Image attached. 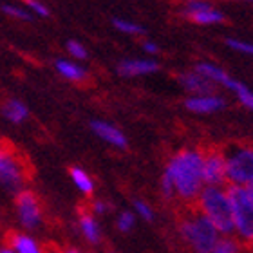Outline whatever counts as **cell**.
I'll return each mask as SVG.
<instances>
[{"instance_id":"8992f818","label":"cell","mask_w":253,"mask_h":253,"mask_svg":"<svg viewBox=\"0 0 253 253\" xmlns=\"http://www.w3.org/2000/svg\"><path fill=\"white\" fill-rule=\"evenodd\" d=\"M226 183L235 186H246L253 181V148L235 147L226 150Z\"/></svg>"},{"instance_id":"83f0119b","label":"cell","mask_w":253,"mask_h":253,"mask_svg":"<svg viewBox=\"0 0 253 253\" xmlns=\"http://www.w3.org/2000/svg\"><path fill=\"white\" fill-rule=\"evenodd\" d=\"M109 208H111V206L107 205L105 201H94V203H92V208H90V213H92V215H101V213L109 211Z\"/></svg>"},{"instance_id":"ffe728a7","label":"cell","mask_w":253,"mask_h":253,"mask_svg":"<svg viewBox=\"0 0 253 253\" xmlns=\"http://www.w3.org/2000/svg\"><path fill=\"white\" fill-rule=\"evenodd\" d=\"M112 26L116 27L118 31L125 33V35H130V37H139V35L145 33V29H143L139 24H134V22L125 20V18H114V20H112Z\"/></svg>"},{"instance_id":"e0dca14e","label":"cell","mask_w":253,"mask_h":253,"mask_svg":"<svg viewBox=\"0 0 253 253\" xmlns=\"http://www.w3.org/2000/svg\"><path fill=\"white\" fill-rule=\"evenodd\" d=\"M69 175H71L74 186H76L82 194L92 195V192H94V181H92V177H90L84 169H80V167H73V169L69 170Z\"/></svg>"},{"instance_id":"836d02e7","label":"cell","mask_w":253,"mask_h":253,"mask_svg":"<svg viewBox=\"0 0 253 253\" xmlns=\"http://www.w3.org/2000/svg\"><path fill=\"white\" fill-rule=\"evenodd\" d=\"M248 2H253V0H248Z\"/></svg>"},{"instance_id":"4fadbf2b","label":"cell","mask_w":253,"mask_h":253,"mask_svg":"<svg viewBox=\"0 0 253 253\" xmlns=\"http://www.w3.org/2000/svg\"><path fill=\"white\" fill-rule=\"evenodd\" d=\"M78 226L80 232L84 235V239L92 246H98L101 243V230L100 224L96 221V217L90 213V211H82L78 219Z\"/></svg>"},{"instance_id":"f546056e","label":"cell","mask_w":253,"mask_h":253,"mask_svg":"<svg viewBox=\"0 0 253 253\" xmlns=\"http://www.w3.org/2000/svg\"><path fill=\"white\" fill-rule=\"evenodd\" d=\"M244 188H246V192H248V195L252 197V201H253V181H252V183H248V185L244 186Z\"/></svg>"},{"instance_id":"7a4b0ae2","label":"cell","mask_w":253,"mask_h":253,"mask_svg":"<svg viewBox=\"0 0 253 253\" xmlns=\"http://www.w3.org/2000/svg\"><path fill=\"white\" fill-rule=\"evenodd\" d=\"M199 211L213 224L217 232L222 235H230L235 232L232 219V206L228 199L226 188L222 186H205L197 197Z\"/></svg>"},{"instance_id":"d6986e66","label":"cell","mask_w":253,"mask_h":253,"mask_svg":"<svg viewBox=\"0 0 253 253\" xmlns=\"http://www.w3.org/2000/svg\"><path fill=\"white\" fill-rule=\"evenodd\" d=\"M2 13L7 15L9 18L13 20H18V22H31L33 20V15L26 7H22V5H16V4H4L2 5Z\"/></svg>"},{"instance_id":"603a6c76","label":"cell","mask_w":253,"mask_h":253,"mask_svg":"<svg viewBox=\"0 0 253 253\" xmlns=\"http://www.w3.org/2000/svg\"><path fill=\"white\" fill-rule=\"evenodd\" d=\"M65 49H67V53L71 54L74 60L87 58V49H85L84 43L78 42V40H69V42L65 43Z\"/></svg>"},{"instance_id":"d6a6232c","label":"cell","mask_w":253,"mask_h":253,"mask_svg":"<svg viewBox=\"0 0 253 253\" xmlns=\"http://www.w3.org/2000/svg\"><path fill=\"white\" fill-rule=\"evenodd\" d=\"M49 253H63V252H60V250H51Z\"/></svg>"},{"instance_id":"1f68e13d","label":"cell","mask_w":253,"mask_h":253,"mask_svg":"<svg viewBox=\"0 0 253 253\" xmlns=\"http://www.w3.org/2000/svg\"><path fill=\"white\" fill-rule=\"evenodd\" d=\"M63 253H82L80 250H74V248H69L67 252H63Z\"/></svg>"},{"instance_id":"484cf974","label":"cell","mask_w":253,"mask_h":253,"mask_svg":"<svg viewBox=\"0 0 253 253\" xmlns=\"http://www.w3.org/2000/svg\"><path fill=\"white\" fill-rule=\"evenodd\" d=\"M161 194H163L165 199H174L175 197L174 185H172V181L167 174H163V177H161Z\"/></svg>"},{"instance_id":"4dcf8cb0","label":"cell","mask_w":253,"mask_h":253,"mask_svg":"<svg viewBox=\"0 0 253 253\" xmlns=\"http://www.w3.org/2000/svg\"><path fill=\"white\" fill-rule=\"evenodd\" d=\"M0 253H15L9 246H0Z\"/></svg>"},{"instance_id":"f1b7e54d","label":"cell","mask_w":253,"mask_h":253,"mask_svg":"<svg viewBox=\"0 0 253 253\" xmlns=\"http://www.w3.org/2000/svg\"><path fill=\"white\" fill-rule=\"evenodd\" d=\"M143 49H145V53H148V54H158L159 53V47L156 45L154 42H143Z\"/></svg>"},{"instance_id":"cb8c5ba5","label":"cell","mask_w":253,"mask_h":253,"mask_svg":"<svg viewBox=\"0 0 253 253\" xmlns=\"http://www.w3.org/2000/svg\"><path fill=\"white\" fill-rule=\"evenodd\" d=\"M134 224H136V217H134L132 211H122L120 217H118V221H116L118 230L123 232V233L130 232L132 228H134Z\"/></svg>"},{"instance_id":"4316f807","label":"cell","mask_w":253,"mask_h":253,"mask_svg":"<svg viewBox=\"0 0 253 253\" xmlns=\"http://www.w3.org/2000/svg\"><path fill=\"white\" fill-rule=\"evenodd\" d=\"M226 43L232 49H235V51H241V53L252 54V56H253V43H250V42H241V40H233V38L226 40Z\"/></svg>"},{"instance_id":"52a82bcc","label":"cell","mask_w":253,"mask_h":253,"mask_svg":"<svg viewBox=\"0 0 253 253\" xmlns=\"http://www.w3.org/2000/svg\"><path fill=\"white\" fill-rule=\"evenodd\" d=\"M15 211L16 219L24 230H37L42 224V205L33 190L24 188L15 195Z\"/></svg>"},{"instance_id":"ac0fdd59","label":"cell","mask_w":253,"mask_h":253,"mask_svg":"<svg viewBox=\"0 0 253 253\" xmlns=\"http://www.w3.org/2000/svg\"><path fill=\"white\" fill-rule=\"evenodd\" d=\"M188 18L195 24H201V26H208V24H219V22L224 20V15L221 11L213 9V5L208 7V9H203L199 13H194V15H188Z\"/></svg>"},{"instance_id":"5bb4252c","label":"cell","mask_w":253,"mask_h":253,"mask_svg":"<svg viewBox=\"0 0 253 253\" xmlns=\"http://www.w3.org/2000/svg\"><path fill=\"white\" fill-rule=\"evenodd\" d=\"M7 246L15 253H43L40 244L27 233L11 232L7 235Z\"/></svg>"},{"instance_id":"3957f363","label":"cell","mask_w":253,"mask_h":253,"mask_svg":"<svg viewBox=\"0 0 253 253\" xmlns=\"http://www.w3.org/2000/svg\"><path fill=\"white\" fill-rule=\"evenodd\" d=\"M179 233L195 253H210L219 241V232L201 211H194L181 221Z\"/></svg>"},{"instance_id":"8fae6325","label":"cell","mask_w":253,"mask_h":253,"mask_svg":"<svg viewBox=\"0 0 253 253\" xmlns=\"http://www.w3.org/2000/svg\"><path fill=\"white\" fill-rule=\"evenodd\" d=\"M181 84L186 90L194 92V96H203V94H211L213 89H215V84L211 80L205 78L203 74L199 73H185L179 76Z\"/></svg>"},{"instance_id":"44dd1931","label":"cell","mask_w":253,"mask_h":253,"mask_svg":"<svg viewBox=\"0 0 253 253\" xmlns=\"http://www.w3.org/2000/svg\"><path fill=\"white\" fill-rule=\"evenodd\" d=\"M210 253H243L241 250V244L232 237H224V239H219L213 246Z\"/></svg>"},{"instance_id":"ba28073f","label":"cell","mask_w":253,"mask_h":253,"mask_svg":"<svg viewBox=\"0 0 253 253\" xmlns=\"http://www.w3.org/2000/svg\"><path fill=\"white\" fill-rule=\"evenodd\" d=\"M226 183V161L221 150L203 154V185L222 186Z\"/></svg>"},{"instance_id":"6da1fadb","label":"cell","mask_w":253,"mask_h":253,"mask_svg":"<svg viewBox=\"0 0 253 253\" xmlns=\"http://www.w3.org/2000/svg\"><path fill=\"white\" fill-rule=\"evenodd\" d=\"M165 174L174 185L175 195L185 203L197 201L203 185V152L185 148L170 159Z\"/></svg>"},{"instance_id":"277c9868","label":"cell","mask_w":253,"mask_h":253,"mask_svg":"<svg viewBox=\"0 0 253 253\" xmlns=\"http://www.w3.org/2000/svg\"><path fill=\"white\" fill-rule=\"evenodd\" d=\"M27 169L16 150L0 143V186L16 195L26 188L27 183Z\"/></svg>"},{"instance_id":"7402d4cb","label":"cell","mask_w":253,"mask_h":253,"mask_svg":"<svg viewBox=\"0 0 253 253\" xmlns=\"http://www.w3.org/2000/svg\"><path fill=\"white\" fill-rule=\"evenodd\" d=\"M24 7H26L33 16H40V18H47L51 15L49 7L40 0H24Z\"/></svg>"},{"instance_id":"2e32d148","label":"cell","mask_w":253,"mask_h":253,"mask_svg":"<svg viewBox=\"0 0 253 253\" xmlns=\"http://www.w3.org/2000/svg\"><path fill=\"white\" fill-rule=\"evenodd\" d=\"M54 67H56V73H58L62 78L67 80V82L82 84V82L87 80V71L76 62H71V60H58V62L54 63Z\"/></svg>"},{"instance_id":"30bf717a","label":"cell","mask_w":253,"mask_h":253,"mask_svg":"<svg viewBox=\"0 0 253 253\" xmlns=\"http://www.w3.org/2000/svg\"><path fill=\"white\" fill-rule=\"evenodd\" d=\"M159 69V63L154 60H123L118 65V73L126 78H134V76H145V74H152Z\"/></svg>"},{"instance_id":"9c48e42d","label":"cell","mask_w":253,"mask_h":253,"mask_svg":"<svg viewBox=\"0 0 253 253\" xmlns=\"http://www.w3.org/2000/svg\"><path fill=\"white\" fill-rule=\"evenodd\" d=\"M90 130L94 132L96 136L103 139L105 143L112 145V147L116 148H126V137L118 126H114L112 123H107V122H101V120H94V122H90Z\"/></svg>"},{"instance_id":"5b68a950","label":"cell","mask_w":253,"mask_h":253,"mask_svg":"<svg viewBox=\"0 0 253 253\" xmlns=\"http://www.w3.org/2000/svg\"><path fill=\"white\" fill-rule=\"evenodd\" d=\"M235 232L248 243H253V201L244 186L230 185L226 188Z\"/></svg>"},{"instance_id":"d4e9b609","label":"cell","mask_w":253,"mask_h":253,"mask_svg":"<svg viewBox=\"0 0 253 253\" xmlns=\"http://www.w3.org/2000/svg\"><path fill=\"white\" fill-rule=\"evenodd\" d=\"M134 208H136V213L137 215H141L145 221H152L154 219V211H152V208L145 203V201H134Z\"/></svg>"},{"instance_id":"7c38bea8","label":"cell","mask_w":253,"mask_h":253,"mask_svg":"<svg viewBox=\"0 0 253 253\" xmlns=\"http://www.w3.org/2000/svg\"><path fill=\"white\" fill-rule=\"evenodd\" d=\"M224 107V100L213 94H203V96H192L186 100V109L197 114H208V112L221 111Z\"/></svg>"},{"instance_id":"9a60e30c","label":"cell","mask_w":253,"mask_h":253,"mask_svg":"<svg viewBox=\"0 0 253 253\" xmlns=\"http://www.w3.org/2000/svg\"><path fill=\"white\" fill-rule=\"evenodd\" d=\"M2 116L7 120V122L15 123H24L29 118V109L24 101L16 100V98H9V100L4 101V105H2Z\"/></svg>"}]
</instances>
